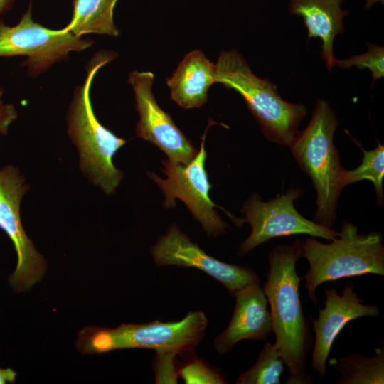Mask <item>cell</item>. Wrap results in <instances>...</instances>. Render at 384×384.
<instances>
[{"mask_svg": "<svg viewBox=\"0 0 384 384\" xmlns=\"http://www.w3.org/2000/svg\"><path fill=\"white\" fill-rule=\"evenodd\" d=\"M234 297L235 305L231 320L213 341L220 354L227 353L243 340H266L273 331L268 301L260 282L247 285Z\"/></svg>", "mask_w": 384, "mask_h": 384, "instance_id": "14", "label": "cell"}, {"mask_svg": "<svg viewBox=\"0 0 384 384\" xmlns=\"http://www.w3.org/2000/svg\"><path fill=\"white\" fill-rule=\"evenodd\" d=\"M178 375L186 384H224L226 383L220 370L211 366L193 353L178 369Z\"/></svg>", "mask_w": 384, "mask_h": 384, "instance_id": "21", "label": "cell"}, {"mask_svg": "<svg viewBox=\"0 0 384 384\" xmlns=\"http://www.w3.org/2000/svg\"><path fill=\"white\" fill-rule=\"evenodd\" d=\"M378 1H381L382 4H383L384 0H366L365 7L366 8H370L375 3H376Z\"/></svg>", "mask_w": 384, "mask_h": 384, "instance_id": "26", "label": "cell"}, {"mask_svg": "<svg viewBox=\"0 0 384 384\" xmlns=\"http://www.w3.org/2000/svg\"><path fill=\"white\" fill-rule=\"evenodd\" d=\"M284 361L275 343L266 342L259 357L248 370L242 373L237 384H279Z\"/></svg>", "mask_w": 384, "mask_h": 384, "instance_id": "20", "label": "cell"}, {"mask_svg": "<svg viewBox=\"0 0 384 384\" xmlns=\"http://www.w3.org/2000/svg\"><path fill=\"white\" fill-rule=\"evenodd\" d=\"M338 125L329 103L317 100L308 126L299 132L289 146L316 191L314 221L329 228L336 222L338 199L343 188L341 176L344 169L333 142Z\"/></svg>", "mask_w": 384, "mask_h": 384, "instance_id": "2", "label": "cell"}, {"mask_svg": "<svg viewBox=\"0 0 384 384\" xmlns=\"http://www.w3.org/2000/svg\"><path fill=\"white\" fill-rule=\"evenodd\" d=\"M151 254L158 266L176 265L203 271L223 284L233 297L247 285L260 282L252 268L226 263L206 253L176 223L157 239Z\"/></svg>", "mask_w": 384, "mask_h": 384, "instance_id": "11", "label": "cell"}, {"mask_svg": "<svg viewBox=\"0 0 384 384\" xmlns=\"http://www.w3.org/2000/svg\"><path fill=\"white\" fill-rule=\"evenodd\" d=\"M302 194L299 188H289L279 196L262 201L257 193H252L241 210L245 215L242 223L250 225L251 233L240 244L237 255L245 256L258 245L278 237L304 234L326 240L338 237L339 232L308 220L297 210L294 201Z\"/></svg>", "mask_w": 384, "mask_h": 384, "instance_id": "9", "label": "cell"}, {"mask_svg": "<svg viewBox=\"0 0 384 384\" xmlns=\"http://www.w3.org/2000/svg\"><path fill=\"white\" fill-rule=\"evenodd\" d=\"M117 55L112 50H102L95 53L87 66L83 84L75 88L68 114V133L79 150L81 168L107 194L115 191L123 178L112 159L126 140L117 137L97 119L90 91L97 71Z\"/></svg>", "mask_w": 384, "mask_h": 384, "instance_id": "5", "label": "cell"}, {"mask_svg": "<svg viewBox=\"0 0 384 384\" xmlns=\"http://www.w3.org/2000/svg\"><path fill=\"white\" fill-rule=\"evenodd\" d=\"M382 233H358V227L344 220L339 235L329 243L309 236L303 242V257L309 270L302 277L311 301L316 305L317 288L324 282L368 274L384 276Z\"/></svg>", "mask_w": 384, "mask_h": 384, "instance_id": "3", "label": "cell"}, {"mask_svg": "<svg viewBox=\"0 0 384 384\" xmlns=\"http://www.w3.org/2000/svg\"><path fill=\"white\" fill-rule=\"evenodd\" d=\"M15 0H0V15L6 13L14 4Z\"/></svg>", "mask_w": 384, "mask_h": 384, "instance_id": "25", "label": "cell"}, {"mask_svg": "<svg viewBox=\"0 0 384 384\" xmlns=\"http://www.w3.org/2000/svg\"><path fill=\"white\" fill-rule=\"evenodd\" d=\"M345 0H290L291 14L301 16L308 31V38H320L322 41L321 58L327 70L331 71L337 59L333 53L335 36L343 32V18L348 11L341 4Z\"/></svg>", "mask_w": 384, "mask_h": 384, "instance_id": "16", "label": "cell"}, {"mask_svg": "<svg viewBox=\"0 0 384 384\" xmlns=\"http://www.w3.org/2000/svg\"><path fill=\"white\" fill-rule=\"evenodd\" d=\"M4 90L0 87V133L6 134L10 124L16 119L18 113L11 104L4 103L1 99Z\"/></svg>", "mask_w": 384, "mask_h": 384, "instance_id": "24", "label": "cell"}, {"mask_svg": "<svg viewBox=\"0 0 384 384\" xmlns=\"http://www.w3.org/2000/svg\"><path fill=\"white\" fill-rule=\"evenodd\" d=\"M207 326L206 314L196 311L176 321L122 324L113 329L89 327L80 332L78 348L90 354L138 348L187 356L203 339Z\"/></svg>", "mask_w": 384, "mask_h": 384, "instance_id": "6", "label": "cell"}, {"mask_svg": "<svg viewBox=\"0 0 384 384\" xmlns=\"http://www.w3.org/2000/svg\"><path fill=\"white\" fill-rule=\"evenodd\" d=\"M354 288L353 284H346L341 294L336 288L326 289L324 307H319L316 319L310 317L315 333L311 363L320 378L326 375V361L332 344L344 326L352 320L380 314L377 306L363 304Z\"/></svg>", "mask_w": 384, "mask_h": 384, "instance_id": "13", "label": "cell"}, {"mask_svg": "<svg viewBox=\"0 0 384 384\" xmlns=\"http://www.w3.org/2000/svg\"><path fill=\"white\" fill-rule=\"evenodd\" d=\"M215 64V83L236 91L243 97L268 141L289 146L299 133V123L306 115V106L284 101L277 87L267 78L255 75L235 49L221 51Z\"/></svg>", "mask_w": 384, "mask_h": 384, "instance_id": "4", "label": "cell"}, {"mask_svg": "<svg viewBox=\"0 0 384 384\" xmlns=\"http://www.w3.org/2000/svg\"><path fill=\"white\" fill-rule=\"evenodd\" d=\"M363 153L361 164L355 169H343L341 176L342 186L353 183L362 180L370 181L375 188L377 203H383V179L384 176V146L379 142L375 149L366 151L361 146Z\"/></svg>", "mask_w": 384, "mask_h": 384, "instance_id": "19", "label": "cell"}, {"mask_svg": "<svg viewBox=\"0 0 384 384\" xmlns=\"http://www.w3.org/2000/svg\"><path fill=\"white\" fill-rule=\"evenodd\" d=\"M215 64L201 50L188 53L166 85L171 99L183 109L198 108L208 101L209 87L215 83Z\"/></svg>", "mask_w": 384, "mask_h": 384, "instance_id": "15", "label": "cell"}, {"mask_svg": "<svg viewBox=\"0 0 384 384\" xmlns=\"http://www.w3.org/2000/svg\"><path fill=\"white\" fill-rule=\"evenodd\" d=\"M368 50L366 53L352 55L345 60H336L337 66L340 68L347 69L356 66L360 70L368 69L372 74L373 82L384 76V48L383 47L367 43Z\"/></svg>", "mask_w": 384, "mask_h": 384, "instance_id": "22", "label": "cell"}, {"mask_svg": "<svg viewBox=\"0 0 384 384\" xmlns=\"http://www.w3.org/2000/svg\"><path fill=\"white\" fill-rule=\"evenodd\" d=\"M176 355L156 352L154 370L156 383H177L178 371L175 368Z\"/></svg>", "mask_w": 384, "mask_h": 384, "instance_id": "23", "label": "cell"}, {"mask_svg": "<svg viewBox=\"0 0 384 384\" xmlns=\"http://www.w3.org/2000/svg\"><path fill=\"white\" fill-rule=\"evenodd\" d=\"M24 178L12 165L0 169V228L12 241L17 265L9 284L19 292L31 287L43 277L45 262L26 235L21 220L20 202L28 189Z\"/></svg>", "mask_w": 384, "mask_h": 384, "instance_id": "10", "label": "cell"}, {"mask_svg": "<svg viewBox=\"0 0 384 384\" xmlns=\"http://www.w3.org/2000/svg\"><path fill=\"white\" fill-rule=\"evenodd\" d=\"M92 43L64 28L52 30L34 22L30 8L14 26L0 19V57L26 55L27 60L21 65L27 66L31 77L38 76L54 63L66 59L70 52L84 50Z\"/></svg>", "mask_w": 384, "mask_h": 384, "instance_id": "8", "label": "cell"}, {"mask_svg": "<svg viewBox=\"0 0 384 384\" xmlns=\"http://www.w3.org/2000/svg\"><path fill=\"white\" fill-rule=\"evenodd\" d=\"M154 79L151 71L134 70L129 74L127 81L133 89L139 115L136 125L137 136L154 144L169 159L188 164L198 151L156 102L152 90Z\"/></svg>", "mask_w": 384, "mask_h": 384, "instance_id": "12", "label": "cell"}, {"mask_svg": "<svg viewBox=\"0 0 384 384\" xmlns=\"http://www.w3.org/2000/svg\"><path fill=\"white\" fill-rule=\"evenodd\" d=\"M375 349L376 354L367 357L361 353L331 358L329 363L341 373L338 384L384 383V346Z\"/></svg>", "mask_w": 384, "mask_h": 384, "instance_id": "18", "label": "cell"}, {"mask_svg": "<svg viewBox=\"0 0 384 384\" xmlns=\"http://www.w3.org/2000/svg\"><path fill=\"white\" fill-rule=\"evenodd\" d=\"M303 241L277 245L268 255L269 271L263 289L269 304L275 344L289 375L287 384H312L305 365L312 348V337L304 316L299 287L303 279L297 272L303 257Z\"/></svg>", "mask_w": 384, "mask_h": 384, "instance_id": "1", "label": "cell"}, {"mask_svg": "<svg viewBox=\"0 0 384 384\" xmlns=\"http://www.w3.org/2000/svg\"><path fill=\"white\" fill-rule=\"evenodd\" d=\"M118 0H73V16L64 28L77 37L96 33L117 37L114 9Z\"/></svg>", "mask_w": 384, "mask_h": 384, "instance_id": "17", "label": "cell"}, {"mask_svg": "<svg viewBox=\"0 0 384 384\" xmlns=\"http://www.w3.org/2000/svg\"><path fill=\"white\" fill-rule=\"evenodd\" d=\"M207 129L201 137V147L195 158L188 164H183L169 159L161 161L162 171L166 178L162 179L151 171L148 176L161 189L165 196V208L176 206V199L181 200L194 218L202 225L208 236L217 237L228 233L227 223L222 220L215 208H221L228 217L240 227L242 223L229 212L215 204L210 198L212 187L205 169L207 154L205 138Z\"/></svg>", "mask_w": 384, "mask_h": 384, "instance_id": "7", "label": "cell"}]
</instances>
